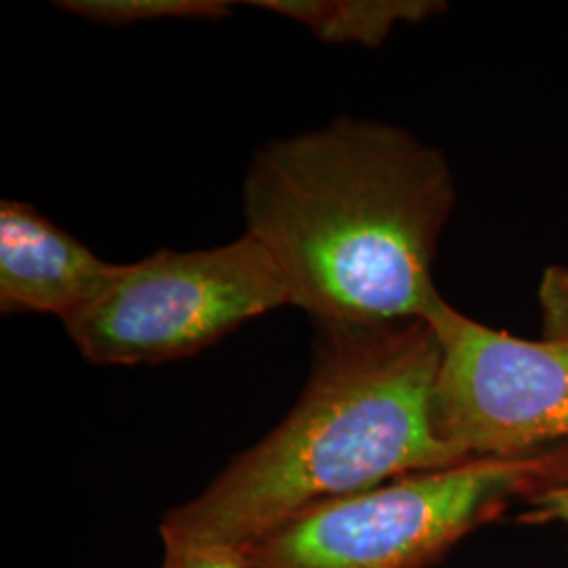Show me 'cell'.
<instances>
[{"label": "cell", "instance_id": "1", "mask_svg": "<svg viewBox=\"0 0 568 568\" xmlns=\"http://www.w3.org/2000/svg\"><path fill=\"white\" fill-rule=\"evenodd\" d=\"M455 206L445 154L403 126L339 116L265 143L246 166V234L312 323L427 318L434 260Z\"/></svg>", "mask_w": 568, "mask_h": 568}, {"label": "cell", "instance_id": "2", "mask_svg": "<svg viewBox=\"0 0 568 568\" xmlns=\"http://www.w3.org/2000/svg\"><path fill=\"white\" fill-rule=\"evenodd\" d=\"M314 326L297 405L164 516L163 544L246 548L312 506L464 464L436 424L440 344L426 318Z\"/></svg>", "mask_w": 568, "mask_h": 568}, {"label": "cell", "instance_id": "3", "mask_svg": "<svg viewBox=\"0 0 568 568\" xmlns=\"http://www.w3.org/2000/svg\"><path fill=\"white\" fill-rule=\"evenodd\" d=\"M558 467L537 453L408 474L304 509L244 549L262 568H426Z\"/></svg>", "mask_w": 568, "mask_h": 568}, {"label": "cell", "instance_id": "4", "mask_svg": "<svg viewBox=\"0 0 568 568\" xmlns=\"http://www.w3.org/2000/svg\"><path fill=\"white\" fill-rule=\"evenodd\" d=\"M284 305L291 295L281 272L244 232L222 246L159 251L116 265L102 291L61 325L93 365H163Z\"/></svg>", "mask_w": 568, "mask_h": 568}, {"label": "cell", "instance_id": "5", "mask_svg": "<svg viewBox=\"0 0 568 568\" xmlns=\"http://www.w3.org/2000/svg\"><path fill=\"white\" fill-rule=\"evenodd\" d=\"M436 424L462 462L516 459L568 443V344L483 325L443 297Z\"/></svg>", "mask_w": 568, "mask_h": 568}, {"label": "cell", "instance_id": "6", "mask_svg": "<svg viewBox=\"0 0 568 568\" xmlns=\"http://www.w3.org/2000/svg\"><path fill=\"white\" fill-rule=\"evenodd\" d=\"M32 204L0 203V310L65 321L116 272Z\"/></svg>", "mask_w": 568, "mask_h": 568}, {"label": "cell", "instance_id": "7", "mask_svg": "<svg viewBox=\"0 0 568 568\" xmlns=\"http://www.w3.org/2000/svg\"><path fill=\"white\" fill-rule=\"evenodd\" d=\"M251 7L305 26L328 44L382 47L400 23H422L447 11L440 0H253Z\"/></svg>", "mask_w": 568, "mask_h": 568}, {"label": "cell", "instance_id": "8", "mask_svg": "<svg viewBox=\"0 0 568 568\" xmlns=\"http://www.w3.org/2000/svg\"><path fill=\"white\" fill-rule=\"evenodd\" d=\"M55 7L77 18L124 28L145 21L224 20L232 13L225 0H61Z\"/></svg>", "mask_w": 568, "mask_h": 568}, {"label": "cell", "instance_id": "9", "mask_svg": "<svg viewBox=\"0 0 568 568\" xmlns=\"http://www.w3.org/2000/svg\"><path fill=\"white\" fill-rule=\"evenodd\" d=\"M544 337L568 344V267L549 265L537 288Z\"/></svg>", "mask_w": 568, "mask_h": 568}, {"label": "cell", "instance_id": "10", "mask_svg": "<svg viewBox=\"0 0 568 568\" xmlns=\"http://www.w3.org/2000/svg\"><path fill=\"white\" fill-rule=\"evenodd\" d=\"M163 568H262L244 548L206 544H164Z\"/></svg>", "mask_w": 568, "mask_h": 568}, {"label": "cell", "instance_id": "11", "mask_svg": "<svg viewBox=\"0 0 568 568\" xmlns=\"http://www.w3.org/2000/svg\"><path fill=\"white\" fill-rule=\"evenodd\" d=\"M528 523H558L568 527V480L549 485L535 495L532 509L527 511Z\"/></svg>", "mask_w": 568, "mask_h": 568}]
</instances>
